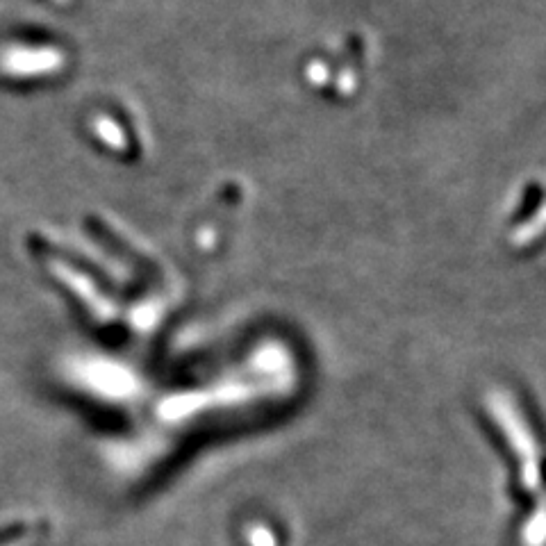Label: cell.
Instances as JSON below:
<instances>
[{"label":"cell","mask_w":546,"mask_h":546,"mask_svg":"<svg viewBox=\"0 0 546 546\" xmlns=\"http://www.w3.org/2000/svg\"><path fill=\"white\" fill-rule=\"evenodd\" d=\"M57 55L60 53L21 51V53H14V55L7 57L5 69H10L14 73L23 71V76H28V73H32V71H48V69H53V66L60 64V57Z\"/></svg>","instance_id":"cell-1"}]
</instances>
